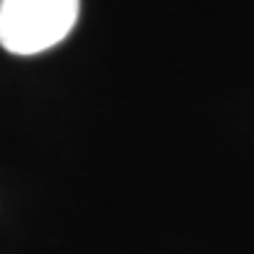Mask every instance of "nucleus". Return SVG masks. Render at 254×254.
<instances>
[{"instance_id":"f257e3e1","label":"nucleus","mask_w":254,"mask_h":254,"mask_svg":"<svg viewBox=\"0 0 254 254\" xmlns=\"http://www.w3.org/2000/svg\"><path fill=\"white\" fill-rule=\"evenodd\" d=\"M80 0H0V47L39 55L60 44L78 21Z\"/></svg>"}]
</instances>
